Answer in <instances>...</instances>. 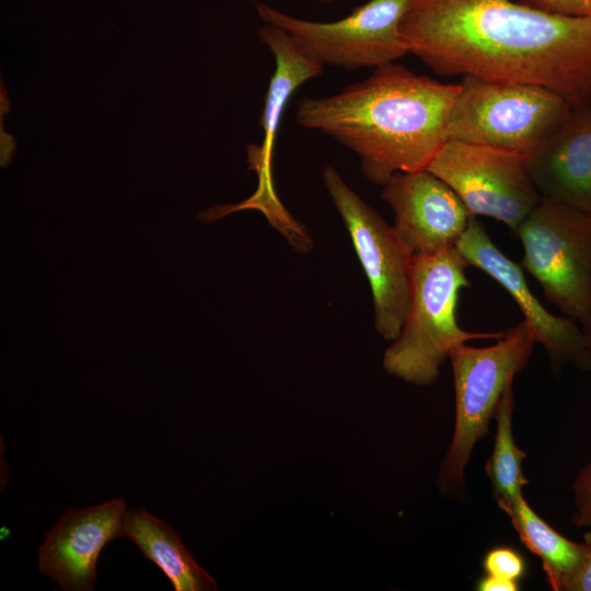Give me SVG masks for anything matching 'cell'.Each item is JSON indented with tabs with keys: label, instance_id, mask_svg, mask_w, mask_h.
<instances>
[{
	"label": "cell",
	"instance_id": "1",
	"mask_svg": "<svg viewBox=\"0 0 591 591\" xmlns=\"http://www.w3.org/2000/svg\"><path fill=\"white\" fill-rule=\"evenodd\" d=\"M401 34L437 74L537 85L575 107L591 104V18L512 0H412Z\"/></svg>",
	"mask_w": 591,
	"mask_h": 591
},
{
	"label": "cell",
	"instance_id": "2",
	"mask_svg": "<svg viewBox=\"0 0 591 591\" xmlns=\"http://www.w3.org/2000/svg\"><path fill=\"white\" fill-rule=\"evenodd\" d=\"M459 89L392 62L336 94L299 100L296 118L356 153L367 179L382 186L428 167L448 141Z\"/></svg>",
	"mask_w": 591,
	"mask_h": 591
},
{
	"label": "cell",
	"instance_id": "3",
	"mask_svg": "<svg viewBox=\"0 0 591 591\" xmlns=\"http://www.w3.org/2000/svg\"><path fill=\"white\" fill-rule=\"evenodd\" d=\"M467 267L456 247L413 256L408 311L398 337L383 356L387 373L412 384L430 385L460 345L505 336L506 331L473 333L459 325V296L471 286Z\"/></svg>",
	"mask_w": 591,
	"mask_h": 591
},
{
	"label": "cell",
	"instance_id": "4",
	"mask_svg": "<svg viewBox=\"0 0 591 591\" xmlns=\"http://www.w3.org/2000/svg\"><path fill=\"white\" fill-rule=\"evenodd\" d=\"M536 335L523 320L486 347L460 345L450 355L454 428L437 477L444 495L465 490V471L476 443L488 432L507 385L528 364Z\"/></svg>",
	"mask_w": 591,
	"mask_h": 591
},
{
	"label": "cell",
	"instance_id": "5",
	"mask_svg": "<svg viewBox=\"0 0 591 591\" xmlns=\"http://www.w3.org/2000/svg\"><path fill=\"white\" fill-rule=\"evenodd\" d=\"M453 102L448 140L528 154L573 109L561 95L537 85L463 77Z\"/></svg>",
	"mask_w": 591,
	"mask_h": 591
},
{
	"label": "cell",
	"instance_id": "6",
	"mask_svg": "<svg viewBox=\"0 0 591 591\" xmlns=\"http://www.w3.org/2000/svg\"><path fill=\"white\" fill-rule=\"evenodd\" d=\"M514 233L523 269L547 301L581 325L591 311V211L541 199Z\"/></svg>",
	"mask_w": 591,
	"mask_h": 591
},
{
	"label": "cell",
	"instance_id": "7",
	"mask_svg": "<svg viewBox=\"0 0 591 591\" xmlns=\"http://www.w3.org/2000/svg\"><path fill=\"white\" fill-rule=\"evenodd\" d=\"M412 0H368L331 22L299 19L255 1L265 24L281 28L294 46L322 66L346 70L379 68L407 51L401 22Z\"/></svg>",
	"mask_w": 591,
	"mask_h": 591
},
{
	"label": "cell",
	"instance_id": "8",
	"mask_svg": "<svg viewBox=\"0 0 591 591\" xmlns=\"http://www.w3.org/2000/svg\"><path fill=\"white\" fill-rule=\"evenodd\" d=\"M322 177L369 280L374 327L383 339L393 341L408 311L413 255L394 227L351 189L337 170L327 165Z\"/></svg>",
	"mask_w": 591,
	"mask_h": 591
},
{
	"label": "cell",
	"instance_id": "9",
	"mask_svg": "<svg viewBox=\"0 0 591 591\" xmlns=\"http://www.w3.org/2000/svg\"><path fill=\"white\" fill-rule=\"evenodd\" d=\"M447 183L473 217L502 222L513 232L541 196L525 165V154L448 140L427 167Z\"/></svg>",
	"mask_w": 591,
	"mask_h": 591
},
{
	"label": "cell",
	"instance_id": "10",
	"mask_svg": "<svg viewBox=\"0 0 591 591\" xmlns=\"http://www.w3.org/2000/svg\"><path fill=\"white\" fill-rule=\"evenodd\" d=\"M455 247L468 266L484 271L508 292L554 363L570 362L580 370H591L581 325L565 315H554L542 304L530 289L523 267L494 244L476 217L471 218Z\"/></svg>",
	"mask_w": 591,
	"mask_h": 591
},
{
	"label": "cell",
	"instance_id": "11",
	"mask_svg": "<svg viewBox=\"0 0 591 591\" xmlns=\"http://www.w3.org/2000/svg\"><path fill=\"white\" fill-rule=\"evenodd\" d=\"M393 225L412 255L456 246L473 217L454 190L428 169L397 172L382 185Z\"/></svg>",
	"mask_w": 591,
	"mask_h": 591
},
{
	"label": "cell",
	"instance_id": "12",
	"mask_svg": "<svg viewBox=\"0 0 591 591\" xmlns=\"http://www.w3.org/2000/svg\"><path fill=\"white\" fill-rule=\"evenodd\" d=\"M126 502L116 498L85 509H71L46 533L38 567L63 590L91 591L103 547L123 536Z\"/></svg>",
	"mask_w": 591,
	"mask_h": 591
},
{
	"label": "cell",
	"instance_id": "13",
	"mask_svg": "<svg viewBox=\"0 0 591 591\" xmlns=\"http://www.w3.org/2000/svg\"><path fill=\"white\" fill-rule=\"evenodd\" d=\"M525 165L541 199L591 211V104L573 107Z\"/></svg>",
	"mask_w": 591,
	"mask_h": 591
},
{
	"label": "cell",
	"instance_id": "14",
	"mask_svg": "<svg viewBox=\"0 0 591 591\" xmlns=\"http://www.w3.org/2000/svg\"><path fill=\"white\" fill-rule=\"evenodd\" d=\"M259 40L274 56L275 70L271 74L259 124L263 129L260 147H248V162L258 172L260 186L256 195L241 205L221 208L222 215L242 207L269 205L275 199L270 185V163L274 144L282 114L294 92L306 81L322 76L324 66L303 55L290 37L279 27L265 24L258 30Z\"/></svg>",
	"mask_w": 591,
	"mask_h": 591
},
{
	"label": "cell",
	"instance_id": "15",
	"mask_svg": "<svg viewBox=\"0 0 591 591\" xmlns=\"http://www.w3.org/2000/svg\"><path fill=\"white\" fill-rule=\"evenodd\" d=\"M123 536L169 578L175 591H210L215 579L185 548L178 535L162 520L144 509L128 511Z\"/></svg>",
	"mask_w": 591,
	"mask_h": 591
},
{
	"label": "cell",
	"instance_id": "16",
	"mask_svg": "<svg viewBox=\"0 0 591 591\" xmlns=\"http://www.w3.org/2000/svg\"><path fill=\"white\" fill-rule=\"evenodd\" d=\"M499 508L510 519L522 544L540 558L552 590L565 591L583 558V543L557 532L533 510L523 495Z\"/></svg>",
	"mask_w": 591,
	"mask_h": 591
},
{
	"label": "cell",
	"instance_id": "17",
	"mask_svg": "<svg viewBox=\"0 0 591 591\" xmlns=\"http://www.w3.org/2000/svg\"><path fill=\"white\" fill-rule=\"evenodd\" d=\"M512 386L513 381L505 389L496 408L494 449L485 465L498 507L523 495L522 490L529 484L522 472V463L528 454L518 448L513 438L512 416L515 403Z\"/></svg>",
	"mask_w": 591,
	"mask_h": 591
},
{
	"label": "cell",
	"instance_id": "18",
	"mask_svg": "<svg viewBox=\"0 0 591 591\" xmlns=\"http://www.w3.org/2000/svg\"><path fill=\"white\" fill-rule=\"evenodd\" d=\"M483 567L487 575L519 582L526 571L525 560L517 551L508 546L489 549Z\"/></svg>",
	"mask_w": 591,
	"mask_h": 591
},
{
	"label": "cell",
	"instance_id": "19",
	"mask_svg": "<svg viewBox=\"0 0 591 591\" xmlns=\"http://www.w3.org/2000/svg\"><path fill=\"white\" fill-rule=\"evenodd\" d=\"M572 524L591 529V461L579 472L573 486Z\"/></svg>",
	"mask_w": 591,
	"mask_h": 591
},
{
	"label": "cell",
	"instance_id": "20",
	"mask_svg": "<svg viewBox=\"0 0 591 591\" xmlns=\"http://www.w3.org/2000/svg\"><path fill=\"white\" fill-rule=\"evenodd\" d=\"M521 2L552 14L591 18V0H521Z\"/></svg>",
	"mask_w": 591,
	"mask_h": 591
},
{
	"label": "cell",
	"instance_id": "21",
	"mask_svg": "<svg viewBox=\"0 0 591 591\" xmlns=\"http://www.w3.org/2000/svg\"><path fill=\"white\" fill-rule=\"evenodd\" d=\"M584 553L581 564L565 591H591V530L583 535Z\"/></svg>",
	"mask_w": 591,
	"mask_h": 591
},
{
	"label": "cell",
	"instance_id": "22",
	"mask_svg": "<svg viewBox=\"0 0 591 591\" xmlns=\"http://www.w3.org/2000/svg\"><path fill=\"white\" fill-rule=\"evenodd\" d=\"M519 582L485 575L476 584L478 591H518Z\"/></svg>",
	"mask_w": 591,
	"mask_h": 591
},
{
	"label": "cell",
	"instance_id": "23",
	"mask_svg": "<svg viewBox=\"0 0 591 591\" xmlns=\"http://www.w3.org/2000/svg\"><path fill=\"white\" fill-rule=\"evenodd\" d=\"M581 328L584 334L589 351L591 354V311L587 320L581 324Z\"/></svg>",
	"mask_w": 591,
	"mask_h": 591
},
{
	"label": "cell",
	"instance_id": "24",
	"mask_svg": "<svg viewBox=\"0 0 591 591\" xmlns=\"http://www.w3.org/2000/svg\"><path fill=\"white\" fill-rule=\"evenodd\" d=\"M316 1L323 2V3H328V2H333V1H335V0H316Z\"/></svg>",
	"mask_w": 591,
	"mask_h": 591
}]
</instances>
